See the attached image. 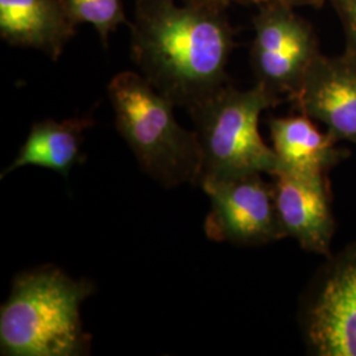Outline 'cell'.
<instances>
[{
	"label": "cell",
	"mask_w": 356,
	"mask_h": 356,
	"mask_svg": "<svg viewBox=\"0 0 356 356\" xmlns=\"http://www.w3.org/2000/svg\"><path fill=\"white\" fill-rule=\"evenodd\" d=\"M222 11L189 1H136L132 60L175 106L191 110L227 85L234 33Z\"/></svg>",
	"instance_id": "6da1fadb"
},
{
	"label": "cell",
	"mask_w": 356,
	"mask_h": 356,
	"mask_svg": "<svg viewBox=\"0 0 356 356\" xmlns=\"http://www.w3.org/2000/svg\"><path fill=\"white\" fill-rule=\"evenodd\" d=\"M94 289L91 281L72 279L51 266L19 275L0 310L1 355L89 354L81 305Z\"/></svg>",
	"instance_id": "7a4b0ae2"
},
{
	"label": "cell",
	"mask_w": 356,
	"mask_h": 356,
	"mask_svg": "<svg viewBox=\"0 0 356 356\" xmlns=\"http://www.w3.org/2000/svg\"><path fill=\"white\" fill-rule=\"evenodd\" d=\"M107 91L118 132L141 169L168 189L198 185L201 145L195 131L178 123L173 113L176 106L136 72L118 73Z\"/></svg>",
	"instance_id": "3957f363"
},
{
	"label": "cell",
	"mask_w": 356,
	"mask_h": 356,
	"mask_svg": "<svg viewBox=\"0 0 356 356\" xmlns=\"http://www.w3.org/2000/svg\"><path fill=\"white\" fill-rule=\"evenodd\" d=\"M277 103L279 97L260 83L248 90L226 85L188 110L202 151L198 185L277 172V156L259 131L261 114Z\"/></svg>",
	"instance_id": "277c9868"
},
{
	"label": "cell",
	"mask_w": 356,
	"mask_h": 356,
	"mask_svg": "<svg viewBox=\"0 0 356 356\" xmlns=\"http://www.w3.org/2000/svg\"><path fill=\"white\" fill-rule=\"evenodd\" d=\"M300 329L314 356H356V243L331 254L301 298Z\"/></svg>",
	"instance_id": "5b68a950"
},
{
	"label": "cell",
	"mask_w": 356,
	"mask_h": 356,
	"mask_svg": "<svg viewBox=\"0 0 356 356\" xmlns=\"http://www.w3.org/2000/svg\"><path fill=\"white\" fill-rule=\"evenodd\" d=\"M210 198L207 238L239 247H257L286 236L277 214L275 188L260 173L229 179H204Z\"/></svg>",
	"instance_id": "8992f818"
},
{
	"label": "cell",
	"mask_w": 356,
	"mask_h": 356,
	"mask_svg": "<svg viewBox=\"0 0 356 356\" xmlns=\"http://www.w3.org/2000/svg\"><path fill=\"white\" fill-rule=\"evenodd\" d=\"M254 17L251 64L256 83L276 94L297 90L309 66L318 57V42L312 26L293 13L292 6L270 0Z\"/></svg>",
	"instance_id": "52a82bcc"
},
{
	"label": "cell",
	"mask_w": 356,
	"mask_h": 356,
	"mask_svg": "<svg viewBox=\"0 0 356 356\" xmlns=\"http://www.w3.org/2000/svg\"><path fill=\"white\" fill-rule=\"evenodd\" d=\"M301 114L323 123L338 141L356 145V51L319 54L291 95Z\"/></svg>",
	"instance_id": "ba28073f"
},
{
	"label": "cell",
	"mask_w": 356,
	"mask_h": 356,
	"mask_svg": "<svg viewBox=\"0 0 356 356\" xmlns=\"http://www.w3.org/2000/svg\"><path fill=\"white\" fill-rule=\"evenodd\" d=\"M273 177L277 214L286 236L294 238L309 252L331 256L335 219L326 175L279 169Z\"/></svg>",
	"instance_id": "9c48e42d"
},
{
	"label": "cell",
	"mask_w": 356,
	"mask_h": 356,
	"mask_svg": "<svg viewBox=\"0 0 356 356\" xmlns=\"http://www.w3.org/2000/svg\"><path fill=\"white\" fill-rule=\"evenodd\" d=\"M76 33L61 0H0V36L57 61Z\"/></svg>",
	"instance_id": "30bf717a"
},
{
	"label": "cell",
	"mask_w": 356,
	"mask_h": 356,
	"mask_svg": "<svg viewBox=\"0 0 356 356\" xmlns=\"http://www.w3.org/2000/svg\"><path fill=\"white\" fill-rule=\"evenodd\" d=\"M279 169L302 175H326L350 152L337 147L330 132H321L306 115L272 118L268 123ZM277 169V170H279Z\"/></svg>",
	"instance_id": "8fae6325"
},
{
	"label": "cell",
	"mask_w": 356,
	"mask_h": 356,
	"mask_svg": "<svg viewBox=\"0 0 356 356\" xmlns=\"http://www.w3.org/2000/svg\"><path fill=\"white\" fill-rule=\"evenodd\" d=\"M92 126L91 118H72L63 122L45 119L35 123L13 163L1 178L23 166H41L69 178L81 161L83 134Z\"/></svg>",
	"instance_id": "7c38bea8"
},
{
	"label": "cell",
	"mask_w": 356,
	"mask_h": 356,
	"mask_svg": "<svg viewBox=\"0 0 356 356\" xmlns=\"http://www.w3.org/2000/svg\"><path fill=\"white\" fill-rule=\"evenodd\" d=\"M65 13L74 24L94 26L107 45L108 36L127 22L122 0H61Z\"/></svg>",
	"instance_id": "4fadbf2b"
},
{
	"label": "cell",
	"mask_w": 356,
	"mask_h": 356,
	"mask_svg": "<svg viewBox=\"0 0 356 356\" xmlns=\"http://www.w3.org/2000/svg\"><path fill=\"white\" fill-rule=\"evenodd\" d=\"M347 36V48L356 51V0H332Z\"/></svg>",
	"instance_id": "5bb4252c"
},
{
	"label": "cell",
	"mask_w": 356,
	"mask_h": 356,
	"mask_svg": "<svg viewBox=\"0 0 356 356\" xmlns=\"http://www.w3.org/2000/svg\"><path fill=\"white\" fill-rule=\"evenodd\" d=\"M184 1L206 6V7H214V8H225L229 3V0H184Z\"/></svg>",
	"instance_id": "9a60e30c"
},
{
	"label": "cell",
	"mask_w": 356,
	"mask_h": 356,
	"mask_svg": "<svg viewBox=\"0 0 356 356\" xmlns=\"http://www.w3.org/2000/svg\"><path fill=\"white\" fill-rule=\"evenodd\" d=\"M277 1H282L286 3L289 6H302V4H310V6H319L322 1L325 0H277Z\"/></svg>",
	"instance_id": "2e32d148"
},
{
	"label": "cell",
	"mask_w": 356,
	"mask_h": 356,
	"mask_svg": "<svg viewBox=\"0 0 356 356\" xmlns=\"http://www.w3.org/2000/svg\"><path fill=\"white\" fill-rule=\"evenodd\" d=\"M229 1H238V3H267L270 0H229Z\"/></svg>",
	"instance_id": "e0dca14e"
}]
</instances>
